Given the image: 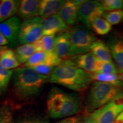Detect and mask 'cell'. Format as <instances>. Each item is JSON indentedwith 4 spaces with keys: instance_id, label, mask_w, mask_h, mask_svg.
<instances>
[{
    "instance_id": "1",
    "label": "cell",
    "mask_w": 123,
    "mask_h": 123,
    "mask_svg": "<svg viewBox=\"0 0 123 123\" xmlns=\"http://www.w3.org/2000/svg\"><path fill=\"white\" fill-rule=\"evenodd\" d=\"M48 78L39 74L30 67L23 66L15 69L10 88L13 104L21 105L35 100L42 92Z\"/></svg>"
},
{
    "instance_id": "2",
    "label": "cell",
    "mask_w": 123,
    "mask_h": 123,
    "mask_svg": "<svg viewBox=\"0 0 123 123\" xmlns=\"http://www.w3.org/2000/svg\"><path fill=\"white\" fill-rule=\"evenodd\" d=\"M83 107L79 95L65 92L56 87L49 91L46 100V109L49 116L54 119L73 116Z\"/></svg>"
},
{
    "instance_id": "3",
    "label": "cell",
    "mask_w": 123,
    "mask_h": 123,
    "mask_svg": "<svg viewBox=\"0 0 123 123\" xmlns=\"http://www.w3.org/2000/svg\"><path fill=\"white\" fill-rule=\"evenodd\" d=\"M48 82L58 84L75 92H83L93 81L92 74L63 61L54 70Z\"/></svg>"
},
{
    "instance_id": "4",
    "label": "cell",
    "mask_w": 123,
    "mask_h": 123,
    "mask_svg": "<svg viewBox=\"0 0 123 123\" xmlns=\"http://www.w3.org/2000/svg\"><path fill=\"white\" fill-rule=\"evenodd\" d=\"M123 92V88L111 84L93 81L89 87L84 106L87 114L103 107Z\"/></svg>"
},
{
    "instance_id": "5",
    "label": "cell",
    "mask_w": 123,
    "mask_h": 123,
    "mask_svg": "<svg viewBox=\"0 0 123 123\" xmlns=\"http://www.w3.org/2000/svg\"><path fill=\"white\" fill-rule=\"evenodd\" d=\"M68 33L70 42L69 58L90 53L92 44L97 40L94 34L85 26H74L70 27Z\"/></svg>"
},
{
    "instance_id": "6",
    "label": "cell",
    "mask_w": 123,
    "mask_h": 123,
    "mask_svg": "<svg viewBox=\"0 0 123 123\" xmlns=\"http://www.w3.org/2000/svg\"><path fill=\"white\" fill-rule=\"evenodd\" d=\"M42 35L43 19L39 17H37L21 23L18 43L20 45L34 43Z\"/></svg>"
},
{
    "instance_id": "7",
    "label": "cell",
    "mask_w": 123,
    "mask_h": 123,
    "mask_svg": "<svg viewBox=\"0 0 123 123\" xmlns=\"http://www.w3.org/2000/svg\"><path fill=\"white\" fill-rule=\"evenodd\" d=\"M104 10L100 2L98 1H84L78 10V22L84 26L91 29V23L96 18L103 15Z\"/></svg>"
},
{
    "instance_id": "8",
    "label": "cell",
    "mask_w": 123,
    "mask_h": 123,
    "mask_svg": "<svg viewBox=\"0 0 123 123\" xmlns=\"http://www.w3.org/2000/svg\"><path fill=\"white\" fill-rule=\"evenodd\" d=\"M123 111V105L112 100L88 115L96 123H114Z\"/></svg>"
},
{
    "instance_id": "9",
    "label": "cell",
    "mask_w": 123,
    "mask_h": 123,
    "mask_svg": "<svg viewBox=\"0 0 123 123\" xmlns=\"http://www.w3.org/2000/svg\"><path fill=\"white\" fill-rule=\"evenodd\" d=\"M63 61L54 51L36 52L24 64V67H30L39 64H46L57 67L62 63Z\"/></svg>"
},
{
    "instance_id": "10",
    "label": "cell",
    "mask_w": 123,
    "mask_h": 123,
    "mask_svg": "<svg viewBox=\"0 0 123 123\" xmlns=\"http://www.w3.org/2000/svg\"><path fill=\"white\" fill-rule=\"evenodd\" d=\"M19 17L14 16L0 24V32L7 38L9 44L15 45L18 42L21 21Z\"/></svg>"
},
{
    "instance_id": "11",
    "label": "cell",
    "mask_w": 123,
    "mask_h": 123,
    "mask_svg": "<svg viewBox=\"0 0 123 123\" xmlns=\"http://www.w3.org/2000/svg\"><path fill=\"white\" fill-rule=\"evenodd\" d=\"M84 1L69 0L66 1L58 14L67 25L74 26L78 22V15L80 6Z\"/></svg>"
},
{
    "instance_id": "12",
    "label": "cell",
    "mask_w": 123,
    "mask_h": 123,
    "mask_svg": "<svg viewBox=\"0 0 123 123\" xmlns=\"http://www.w3.org/2000/svg\"><path fill=\"white\" fill-rule=\"evenodd\" d=\"M70 27L58 13L55 14L43 20V35H55L68 31Z\"/></svg>"
},
{
    "instance_id": "13",
    "label": "cell",
    "mask_w": 123,
    "mask_h": 123,
    "mask_svg": "<svg viewBox=\"0 0 123 123\" xmlns=\"http://www.w3.org/2000/svg\"><path fill=\"white\" fill-rule=\"evenodd\" d=\"M96 61L97 58L90 52L72 56L64 61L88 73L93 74L95 73Z\"/></svg>"
},
{
    "instance_id": "14",
    "label": "cell",
    "mask_w": 123,
    "mask_h": 123,
    "mask_svg": "<svg viewBox=\"0 0 123 123\" xmlns=\"http://www.w3.org/2000/svg\"><path fill=\"white\" fill-rule=\"evenodd\" d=\"M40 1L22 0L19 1L17 14L23 21L38 17Z\"/></svg>"
},
{
    "instance_id": "15",
    "label": "cell",
    "mask_w": 123,
    "mask_h": 123,
    "mask_svg": "<svg viewBox=\"0 0 123 123\" xmlns=\"http://www.w3.org/2000/svg\"><path fill=\"white\" fill-rule=\"evenodd\" d=\"M70 49V42L68 31L58 34L55 37L54 51L64 61L69 58Z\"/></svg>"
},
{
    "instance_id": "16",
    "label": "cell",
    "mask_w": 123,
    "mask_h": 123,
    "mask_svg": "<svg viewBox=\"0 0 123 123\" xmlns=\"http://www.w3.org/2000/svg\"><path fill=\"white\" fill-rule=\"evenodd\" d=\"M66 1L62 0H42L40 1L39 17L43 20L56 14L61 10Z\"/></svg>"
},
{
    "instance_id": "17",
    "label": "cell",
    "mask_w": 123,
    "mask_h": 123,
    "mask_svg": "<svg viewBox=\"0 0 123 123\" xmlns=\"http://www.w3.org/2000/svg\"><path fill=\"white\" fill-rule=\"evenodd\" d=\"M112 57L119 73H123V38H116L108 44Z\"/></svg>"
},
{
    "instance_id": "18",
    "label": "cell",
    "mask_w": 123,
    "mask_h": 123,
    "mask_svg": "<svg viewBox=\"0 0 123 123\" xmlns=\"http://www.w3.org/2000/svg\"><path fill=\"white\" fill-rule=\"evenodd\" d=\"M19 1H0V24L15 16L17 14Z\"/></svg>"
},
{
    "instance_id": "19",
    "label": "cell",
    "mask_w": 123,
    "mask_h": 123,
    "mask_svg": "<svg viewBox=\"0 0 123 123\" xmlns=\"http://www.w3.org/2000/svg\"><path fill=\"white\" fill-rule=\"evenodd\" d=\"M91 53L97 59L104 62L112 61L111 50L107 45L102 40L97 39L92 44L90 49Z\"/></svg>"
},
{
    "instance_id": "20",
    "label": "cell",
    "mask_w": 123,
    "mask_h": 123,
    "mask_svg": "<svg viewBox=\"0 0 123 123\" xmlns=\"http://www.w3.org/2000/svg\"><path fill=\"white\" fill-rule=\"evenodd\" d=\"M0 64L6 70H12L18 68L21 64L18 61L14 51L7 47L0 55Z\"/></svg>"
},
{
    "instance_id": "21",
    "label": "cell",
    "mask_w": 123,
    "mask_h": 123,
    "mask_svg": "<svg viewBox=\"0 0 123 123\" xmlns=\"http://www.w3.org/2000/svg\"><path fill=\"white\" fill-rule=\"evenodd\" d=\"M14 52L19 63L24 64L36 53L37 49L34 43H27L18 46Z\"/></svg>"
},
{
    "instance_id": "22",
    "label": "cell",
    "mask_w": 123,
    "mask_h": 123,
    "mask_svg": "<svg viewBox=\"0 0 123 123\" xmlns=\"http://www.w3.org/2000/svg\"><path fill=\"white\" fill-rule=\"evenodd\" d=\"M104 18L98 17L91 23V29L94 33L99 35H105L111 31L112 26Z\"/></svg>"
},
{
    "instance_id": "23",
    "label": "cell",
    "mask_w": 123,
    "mask_h": 123,
    "mask_svg": "<svg viewBox=\"0 0 123 123\" xmlns=\"http://www.w3.org/2000/svg\"><path fill=\"white\" fill-rule=\"evenodd\" d=\"M55 35H42L34 43L37 52L53 51L54 49Z\"/></svg>"
},
{
    "instance_id": "24",
    "label": "cell",
    "mask_w": 123,
    "mask_h": 123,
    "mask_svg": "<svg viewBox=\"0 0 123 123\" xmlns=\"http://www.w3.org/2000/svg\"><path fill=\"white\" fill-rule=\"evenodd\" d=\"M95 73L108 74H118L119 73L113 61L104 62L97 59L95 64Z\"/></svg>"
},
{
    "instance_id": "25",
    "label": "cell",
    "mask_w": 123,
    "mask_h": 123,
    "mask_svg": "<svg viewBox=\"0 0 123 123\" xmlns=\"http://www.w3.org/2000/svg\"><path fill=\"white\" fill-rule=\"evenodd\" d=\"M13 70H7L0 64V91L1 94L6 91L13 74Z\"/></svg>"
},
{
    "instance_id": "26",
    "label": "cell",
    "mask_w": 123,
    "mask_h": 123,
    "mask_svg": "<svg viewBox=\"0 0 123 123\" xmlns=\"http://www.w3.org/2000/svg\"><path fill=\"white\" fill-rule=\"evenodd\" d=\"M0 123H15L12 108L9 104L0 106Z\"/></svg>"
},
{
    "instance_id": "27",
    "label": "cell",
    "mask_w": 123,
    "mask_h": 123,
    "mask_svg": "<svg viewBox=\"0 0 123 123\" xmlns=\"http://www.w3.org/2000/svg\"><path fill=\"white\" fill-rule=\"evenodd\" d=\"M106 21L112 25H115L123 21L122 10H113L111 12H106L102 15Z\"/></svg>"
},
{
    "instance_id": "28",
    "label": "cell",
    "mask_w": 123,
    "mask_h": 123,
    "mask_svg": "<svg viewBox=\"0 0 123 123\" xmlns=\"http://www.w3.org/2000/svg\"><path fill=\"white\" fill-rule=\"evenodd\" d=\"M100 2L104 10L106 12L121 10L123 8V0H104Z\"/></svg>"
},
{
    "instance_id": "29",
    "label": "cell",
    "mask_w": 123,
    "mask_h": 123,
    "mask_svg": "<svg viewBox=\"0 0 123 123\" xmlns=\"http://www.w3.org/2000/svg\"><path fill=\"white\" fill-rule=\"evenodd\" d=\"M55 67H55V66L46 65V64H39V65L30 67V68H32L36 73L42 75V76L49 77V76L53 72Z\"/></svg>"
},
{
    "instance_id": "30",
    "label": "cell",
    "mask_w": 123,
    "mask_h": 123,
    "mask_svg": "<svg viewBox=\"0 0 123 123\" xmlns=\"http://www.w3.org/2000/svg\"><path fill=\"white\" fill-rule=\"evenodd\" d=\"M18 123H50L48 120L43 117L31 116L27 117L21 119Z\"/></svg>"
},
{
    "instance_id": "31",
    "label": "cell",
    "mask_w": 123,
    "mask_h": 123,
    "mask_svg": "<svg viewBox=\"0 0 123 123\" xmlns=\"http://www.w3.org/2000/svg\"><path fill=\"white\" fill-rule=\"evenodd\" d=\"M84 116L75 115V116L64 118L56 123H84Z\"/></svg>"
},
{
    "instance_id": "32",
    "label": "cell",
    "mask_w": 123,
    "mask_h": 123,
    "mask_svg": "<svg viewBox=\"0 0 123 123\" xmlns=\"http://www.w3.org/2000/svg\"><path fill=\"white\" fill-rule=\"evenodd\" d=\"M8 44H9L8 40L0 32V46H5Z\"/></svg>"
},
{
    "instance_id": "33",
    "label": "cell",
    "mask_w": 123,
    "mask_h": 123,
    "mask_svg": "<svg viewBox=\"0 0 123 123\" xmlns=\"http://www.w3.org/2000/svg\"><path fill=\"white\" fill-rule=\"evenodd\" d=\"M84 123H96L94 121L92 120L88 114H86L84 115Z\"/></svg>"
},
{
    "instance_id": "34",
    "label": "cell",
    "mask_w": 123,
    "mask_h": 123,
    "mask_svg": "<svg viewBox=\"0 0 123 123\" xmlns=\"http://www.w3.org/2000/svg\"><path fill=\"white\" fill-rule=\"evenodd\" d=\"M115 121H119L123 123V111L121 112L120 114L118 116V117H117V119H116V120Z\"/></svg>"
},
{
    "instance_id": "35",
    "label": "cell",
    "mask_w": 123,
    "mask_h": 123,
    "mask_svg": "<svg viewBox=\"0 0 123 123\" xmlns=\"http://www.w3.org/2000/svg\"><path fill=\"white\" fill-rule=\"evenodd\" d=\"M6 46H0V55H1V54L2 52V51L4 50L6 48Z\"/></svg>"
},
{
    "instance_id": "36",
    "label": "cell",
    "mask_w": 123,
    "mask_h": 123,
    "mask_svg": "<svg viewBox=\"0 0 123 123\" xmlns=\"http://www.w3.org/2000/svg\"><path fill=\"white\" fill-rule=\"evenodd\" d=\"M114 123H123L120 122V121H115Z\"/></svg>"
},
{
    "instance_id": "37",
    "label": "cell",
    "mask_w": 123,
    "mask_h": 123,
    "mask_svg": "<svg viewBox=\"0 0 123 123\" xmlns=\"http://www.w3.org/2000/svg\"><path fill=\"white\" fill-rule=\"evenodd\" d=\"M123 11V10H122Z\"/></svg>"
},
{
    "instance_id": "38",
    "label": "cell",
    "mask_w": 123,
    "mask_h": 123,
    "mask_svg": "<svg viewBox=\"0 0 123 123\" xmlns=\"http://www.w3.org/2000/svg\"><path fill=\"white\" fill-rule=\"evenodd\" d=\"M1 95V91H0V95Z\"/></svg>"
}]
</instances>
